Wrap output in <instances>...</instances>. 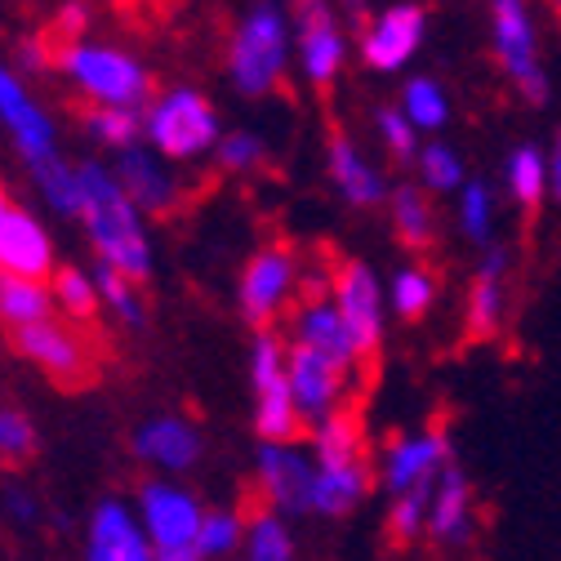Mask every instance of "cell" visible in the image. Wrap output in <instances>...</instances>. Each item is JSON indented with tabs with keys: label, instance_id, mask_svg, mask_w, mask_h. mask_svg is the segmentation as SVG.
<instances>
[{
	"label": "cell",
	"instance_id": "obj_13",
	"mask_svg": "<svg viewBox=\"0 0 561 561\" xmlns=\"http://www.w3.org/2000/svg\"><path fill=\"white\" fill-rule=\"evenodd\" d=\"M250 485H254L250 504H259L267 513H280L290 522L312 517V455H308V442L259 446Z\"/></svg>",
	"mask_w": 561,
	"mask_h": 561
},
{
	"label": "cell",
	"instance_id": "obj_31",
	"mask_svg": "<svg viewBox=\"0 0 561 561\" xmlns=\"http://www.w3.org/2000/svg\"><path fill=\"white\" fill-rule=\"evenodd\" d=\"M49 295H54V308L67 317V321H77V325H90L99 317V286H94V276L72 267V263H62L54 276H49Z\"/></svg>",
	"mask_w": 561,
	"mask_h": 561
},
{
	"label": "cell",
	"instance_id": "obj_41",
	"mask_svg": "<svg viewBox=\"0 0 561 561\" xmlns=\"http://www.w3.org/2000/svg\"><path fill=\"white\" fill-rule=\"evenodd\" d=\"M375 129H379V144L388 148L392 161H401V165L419 161V129L410 125V116L401 107H379Z\"/></svg>",
	"mask_w": 561,
	"mask_h": 561
},
{
	"label": "cell",
	"instance_id": "obj_9",
	"mask_svg": "<svg viewBox=\"0 0 561 561\" xmlns=\"http://www.w3.org/2000/svg\"><path fill=\"white\" fill-rule=\"evenodd\" d=\"M10 343H14V353L27 366H36L58 388H85L103 370V357H99L94 339L85 334V325L67 321V317H49V321L23 325V330L10 334Z\"/></svg>",
	"mask_w": 561,
	"mask_h": 561
},
{
	"label": "cell",
	"instance_id": "obj_30",
	"mask_svg": "<svg viewBox=\"0 0 561 561\" xmlns=\"http://www.w3.org/2000/svg\"><path fill=\"white\" fill-rule=\"evenodd\" d=\"M250 504H209L201 522V557L205 561H237L245 539Z\"/></svg>",
	"mask_w": 561,
	"mask_h": 561
},
{
	"label": "cell",
	"instance_id": "obj_20",
	"mask_svg": "<svg viewBox=\"0 0 561 561\" xmlns=\"http://www.w3.org/2000/svg\"><path fill=\"white\" fill-rule=\"evenodd\" d=\"M0 125L10 129L14 148L23 152V161H45L58 152V129L49 121V112L32 99L27 81L14 72V67L0 62Z\"/></svg>",
	"mask_w": 561,
	"mask_h": 561
},
{
	"label": "cell",
	"instance_id": "obj_17",
	"mask_svg": "<svg viewBox=\"0 0 561 561\" xmlns=\"http://www.w3.org/2000/svg\"><path fill=\"white\" fill-rule=\"evenodd\" d=\"M424 36H428V10L414 5V0H397V5L370 14V23L362 27V36H357L362 62L383 77L405 72L419 45H424Z\"/></svg>",
	"mask_w": 561,
	"mask_h": 561
},
{
	"label": "cell",
	"instance_id": "obj_5",
	"mask_svg": "<svg viewBox=\"0 0 561 561\" xmlns=\"http://www.w3.org/2000/svg\"><path fill=\"white\" fill-rule=\"evenodd\" d=\"M219 138H224L219 112L201 90L174 85V90L157 94L144 112V144L161 161H196L205 152H215Z\"/></svg>",
	"mask_w": 561,
	"mask_h": 561
},
{
	"label": "cell",
	"instance_id": "obj_8",
	"mask_svg": "<svg viewBox=\"0 0 561 561\" xmlns=\"http://www.w3.org/2000/svg\"><path fill=\"white\" fill-rule=\"evenodd\" d=\"M450 463H459V459H455V442L442 424L392 433L375 450V485L383 490V500L424 495V490H433L442 481V472Z\"/></svg>",
	"mask_w": 561,
	"mask_h": 561
},
{
	"label": "cell",
	"instance_id": "obj_4",
	"mask_svg": "<svg viewBox=\"0 0 561 561\" xmlns=\"http://www.w3.org/2000/svg\"><path fill=\"white\" fill-rule=\"evenodd\" d=\"M205 500L187 481L174 477H148L134 490V513L144 522L157 561H205L201 557V522H205Z\"/></svg>",
	"mask_w": 561,
	"mask_h": 561
},
{
	"label": "cell",
	"instance_id": "obj_24",
	"mask_svg": "<svg viewBox=\"0 0 561 561\" xmlns=\"http://www.w3.org/2000/svg\"><path fill=\"white\" fill-rule=\"evenodd\" d=\"M325 165H330V183L339 187V196L353 205V209H375V205H383V196L392 192L388 179H383V170H375V165L362 157V148H357L343 129L330 134Z\"/></svg>",
	"mask_w": 561,
	"mask_h": 561
},
{
	"label": "cell",
	"instance_id": "obj_39",
	"mask_svg": "<svg viewBox=\"0 0 561 561\" xmlns=\"http://www.w3.org/2000/svg\"><path fill=\"white\" fill-rule=\"evenodd\" d=\"M463 183H468V170H463V161L450 144H428L424 152H419V187H424L428 196L433 192H459Z\"/></svg>",
	"mask_w": 561,
	"mask_h": 561
},
{
	"label": "cell",
	"instance_id": "obj_18",
	"mask_svg": "<svg viewBox=\"0 0 561 561\" xmlns=\"http://www.w3.org/2000/svg\"><path fill=\"white\" fill-rule=\"evenodd\" d=\"M81 561H157L152 539L134 513V500L107 495L85 513L81 526Z\"/></svg>",
	"mask_w": 561,
	"mask_h": 561
},
{
	"label": "cell",
	"instance_id": "obj_48",
	"mask_svg": "<svg viewBox=\"0 0 561 561\" xmlns=\"http://www.w3.org/2000/svg\"><path fill=\"white\" fill-rule=\"evenodd\" d=\"M548 5H552V14H557V19H561V0H548Z\"/></svg>",
	"mask_w": 561,
	"mask_h": 561
},
{
	"label": "cell",
	"instance_id": "obj_11",
	"mask_svg": "<svg viewBox=\"0 0 561 561\" xmlns=\"http://www.w3.org/2000/svg\"><path fill=\"white\" fill-rule=\"evenodd\" d=\"M330 304L339 308V321L353 339L357 362L370 370L375 357L383 353V286L370 263L362 259H334L330 272Z\"/></svg>",
	"mask_w": 561,
	"mask_h": 561
},
{
	"label": "cell",
	"instance_id": "obj_29",
	"mask_svg": "<svg viewBox=\"0 0 561 561\" xmlns=\"http://www.w3.org/2000/svg\"><path fill=\"white\" fill-rule=\"evenodd\" d=\"M504 183H508V196L517 201V209L539 215V205L548 201V152H539L535 144H517L508 152Z\"/></svg>",
	"mask_w": 561,
	"mask_h": 561
},
{
	"label": "cell",
	"instance_id": "obj_7",
	"mask_svg": "<svg viewBox=\"0 0 561 561\" xmlns=\"http://www.w3.org/2000/svg\"><path fill=\"white\" fill-rule=\"evenodd\" d=\"M250 392H254V433L259 446L276 442H304L308 424L295 405L290 375H286V334L259 330L250 343Z\"/></svg>",
	"mask_w": 561,
	"mask_h": 561
},
{
	"label": "cell",
	"instance_id": "obj_43",
	"mask_svg": "<svg viewBox=\"0 0 561 561\" xmlns=\"http://www.w3.org/2000/svg\"><path fill=\"white\" fill-rule=\"evenodd\" d=\"M0 513H5L19 530H27V526L41 522V495H36V490H27L23 481H10L5 490H0Z\"/></svg>",
	"mask_w": 561,
	"mask_h": 561
},
{
	"label": "cell",
	"instance_id": "obj_15",
	"mask_svg": "<svg viewBox=\"0 0 561 561\" xmlns=\"http://www.w3.org/2000/svg\"><path fill=\"white\" fill-rule=\"evenodd\" d=\"M290 32H295V54H299L308 85L330 90L343 72V58H347V36L339 27L334 0H295Z\"/></svg>",
	"mask_w": 561,
	"mask_h": 561
},
{
	"label": "cell",
	"instance_id": "obj_46",
	"mask_svg": "<svg viewBox=\"0 0 561 561\" xmlns=\"http://www.w3.org/2000/svg\"><path fill=\"white\" fill-rule=\"evenodd\" d=\"M334 5H339L347 19H353V23H362V27L370 23V0H334Z\"/></svg>",
	"mask_w": 561,
	"mask_h": 561
},
{
	"label": "cell",
	"instance_id": "obj_10",
	"mask_svg": "<svg viewBox=\"0 0 561 561\" xmlns=\"http://www.w3.org/2000/svg\"><path fill=\"white\" fill-rule=\"evenodd\" d=\"M490 45H495V58L504 67V77L513 81V90L530 107H548L552 81L539 58V32H535L530 0H490Z\"/></svg>",
	"mask_w": 561,
	"mask_h": 561
},
{
	"label": "cell",
	"instance_id": "obj_45",
	"mask_svg": "<svg viewBox=\"0 0 561 561\" xmlns=\"http://www.w3.org/2000/svg\"><path fill=\"white\" fill-rule=\"evenodd\" d=\"M548 196L561 205V125H557L552 148H548Z\"/></svg>",
	"mask_w": 561,
	"mask_h": 561
},
{
	"label": "cell",
	"instance_id": "obj_27",
	"mask_svg": "<svg viewBox=\"0 0 561 561\" xmlns=\"http://www.w3.org/2000/svg\"><path fill=\"white\" fill-rule=\"evenodd\" d=\"M54 317V295L45 280H23V276H5L0 272V325L10 334L36 321Z\"/></svg>",
	"mask_w": 561,
	"mask_h": 561
},
{
	"label": "cell",
	"instance_id": "obj_32",
	"mask_svg": "<svg viewBox=\"0 0 561 561\" xmlns=\"http://www.w3.org/2000/svg\"><path fill=\"white\" fill-rule=\"evenodd\" d=\"M85 134L99 148H112L116 157L144 144V112H125V107H85L81 112Z\"/></svg>",
	"mask_w": 561,
	"mask_h": 561
},
{
	"label": "cell",
	"instance_id": "obj_25",
	"mask_svg": "<svg viewBox=\"0 0 561 561\" xmlns=\"http://www.w3.org/2000/svg\"><path fill=\"white\" fill-rule=\"evenodd\" d=\"M388 219H392L397 241L410 254H428L433 250V241H437V209H433V196L419 183H397L388 192Z\"/></svg>",
	"mask_w": 561,
	"mask_h": 561
},
{
	"label": "cell",
	"instance_id": "obj_1",
	"mask_svg": "<svg viewBox=\"0 0 561 561\" xmlns=\"http://www.w3.org/2000/svg\"><path fill=\"white\" fill-rule=\"evenodd\" d=\"M77 187H81L77 219L85 224V237L99 250V263L144 286L152 276V237H148L144 215L134 209V201L121 192L116 174L99 161H81Z\"/></svg>",
	"mask_w": 561,
	"mask_h": 561
},
{
	"label": "cell",
	"instance_id": "obj_3",
	"mask_svg": "<svg viewBox=\"0 0 561 561\" xmlns=\"http://www.w3.org/2000/svg\"><path fill=\"white\" fill-rule=\"evenodd\" d=\"M58 72L72 81L85 99V107H125V112H148L152 94V77L148 67L125 49L112 45H58Z\"/></svg>",
	"mask_w": 561,
	"mask_h": 561
},
{
	"label": "cell",
	"instance_id": "obj_26",
	"mask_svg": "<svg viewBox=\"0 0 561 561\" xmlns=\"http://www.w3.org/2000/svg\"><path fill=\"white\" fill-rule=\"evenodd\" d=\"M237 561H299L295 522L280 517V513H267L259 504H250L245 539H241V557Z\"/></svg>",
	"mask_w": 561,
	"mask_h": 561
},
{
	"label": "cell",
	"instance_id": "obj_33",
	"mask_svg": "<svg viewBox=\"0 0 561 561\" xmlns=\"http://www.w3.org/2000/svg\"><path fill=\"white\" fill-rule=\"evenodd\" d=\"M27 170H32V179H36V192L45 196V205L54 209V215H67V219H77V209H81L77 165L67 161L62 152H54V157H45V161H32Z\"/></svg>",
	"mask_w": 561,
	"mask_h": 561
},
{
	"label": "cell",
	"instance_id": "obj_47",
	"mask_svg": "<svg viewBox=\"0 0 561 561\" xmlns=\"http://www.w3.org/2000/svg\"><path fill=\"white\" fill-rule=\"evenodd\" d=\"M10 215V196H5V187H0V219Z\"/></svg>",
	"mask_w": 561,
	"mask_h": 561
},
{
	"label": "cell",
	"instance_id": "obj_36",
	"mask_svg": "<svg viewBox=\"0 0 561 561\" xmlns=\"http://www.w3.org/2000/svg\"><path fill=\"white\" fill-rule=\"evenodd\" d=\"M94 286H99V304H103L121 325L138 330V325L148 321V304H144V290H138V280H129V276H121V272H112V267L99 263Z\"/></svg>",
	"mask_w": 561,
	"mask_h": 561
},
{
	"label": "cell",
	"instance_id": "obj_2",
	"mask_svg": "<svg viewBox=\"0 0 561 561\" xmlns=\"http://www.w3.org/2000/svg\"><path fill=\"white\" fill-rule=\"evenodd\" d=\"M290 49H295V32H290V14L280 0H259V5L232 27L228 41V77L245 99H263L286 81L290 67Z\"/></svg>",
	"mask_w": 561,
	"mask_h": 561
},
{
	"label": "cell",
	"instance_id": "obj_16",
	"mask_svg": "<svg viewBox=\"0 0 561 561\" xmlns=\"http://www.w3.org/2000/svg\"><path fill=\"white\" fill-rule=\"evenodd\" d=\"M129 450L144 468H152V477L183 481L205 459V433L187 414H152L129 433Z\"/></svg>",
	"mask_w": 561,
	"mask_h": 561
},
{
	"label": "cell",
	"instance_id": "obj_28",
	"mask_svg": "<svg viewBox=\"0 0 561 561\" xmlns=\"http://www.w3.org/2000/svg\"><path fill=\"white\" fill-rule=\"evenodd\" d=\"M437 295H442V280H437V272L424 267V263H405V267H397L392 280H388V308H392L401 321H424V317L433 312Z\"/></svg>",
	"mask_w": 561,
	"mask_h": 561
},
{
	"label": "cell",
	"instance_id": "obj_42",
	"mask_svg": "<svg viewBox=\"0 0 561 561\" xmlns=\"http://www.w3.org/2000/svg\"><path fill=\"white\" fill-rule=\"evenodd\" d=\"M90 27H94V14H90L85 0H62L58 14H54V41L58 45H81L90 36Z\"/></svg>",
	"mask_w": 561,
	"mask_h": 561
},
{
	"label": "cell",
	"instance_id": "obj_21",
	"mask_svg": "<svg viewBox=\"0 0 561 561\" xmlns=\"http://www.w3.org/2000/svg\"><path fill=\"white\" fill-rule=\"evenodd\" d=\"M508 317V250H490L481 254L472 280H468V299H463V339L468 343H490L500 339Z\"/></svg>",
	"mask_w": 561,
	"mask_h": 561
},
{
	"label": "cell",
	"instance_id": "obj_44",
	"mask_svg": "<svg viewBox=\"0 0 561 561\" xmlns=\"http://www.w3.org/2000/svg\"><path fill=\"white\" fill-rule=\"evenodd\" d=\"M58 67V49H54V36H27L23 45H19V67L14 72L23 77H45V72H54Z\"/></svg>",
	"mask_w": 561,
	"mask_h": 561
},
{
	"label": "cell",
	"instance_id": "obj_12",
	"mask_svg": "<svg viewBox=\"0 0 561 561\" xmlns=\"http://www.w3.org/2000/svg\"><path fill=\"white\" fill-rule=\"evenodd\" d=\"M286 375H290V392L295 405L304 414V424H321V419L339 414V410H357L362 401V375L357 366H343L334 357H321L312 347H299L286 339Z\"/></svg>",
	"mask_w": 561,
	"mask_h": 561
},
{
	"label": "cell",
	"instance_id": "obj_6",
	"mask_svg": "<svg viewBox=\"0 0 561 561\" xmlns=\"http://www.w3.org/2000/svg\"><path fill=\"white\" fill-rule=\"evenodd\" d=\"M304 299V259L295 245L272 241L250 254L237 280V308L241 317L259 330H276L280 321H290V312Z\"/></svg>",
	"mask_w": 561,
	"mask_h": 561
},
{
	"label": "cell",
	"instance_id": "obj_38",
	"mask_svg": "<svg viewBox=\"0 0 561 561\" xmlns=\"http://www.w3.org/2000/svg\"><path fill=\"white\" fill-rule=\"evenodd\" d=\"M428 495H405V500H388L383 508V535L392 548H424V522H428Z\"/></svg>",
	"mask_w": 561,
	"mask_h": 561
},
{
	"label": "cell",
	"instance_id": "obj_23",
	"mask_svg": "<svg viewBox=\"0 0 561 561\" xmlns=\"http://www.w3.org/2000/svg\"><path fill=\"white\" fill-rule=\"evenodd\" d=\"M286 339L299 343V347H312V353H321V357H334V362H343V366L366 370V366L357 362V353H353V339H347V330H343L339 308L330 304V295L299 299V308H295L290 321H286Z\"/></svg>",
	"mask_w": 561,
	"mask_h": 561
},
{
	"label": "cell",
	"instance_id": "obj_34",
	"mask_svg": "<svg viewBox=\"0 0 561 561\" xmlns=\"http://www.w3.org/2000/svg\"><path fill=\"white\" fill-rule=\"evenodd\" d=\"M41 450V433L36 419L19 405H0V472H19L36 459Z\"/></svg>",
	"mask_w": 561,
	"mask_h": 561
},
{
	"label": "cell",
	"instance_id": "obj_22",
	"mask_svg": "<svg viewBox=\"0 0 561 561\" xmlns=\"http://www.w3.org/2000/svg\"><path fill=\"white\" fill-rule=\"evenodd\" d=\"M0 272L23 276V280H45V286L58 272L54 241H49L45 224L32 215V209L10 205V215L0 219Z\"/></svg>",
	"mask_w": 561,
	"mask_h": 561
},
{
	"label": "cell",
	"instance_id": "obj_37",
	"mask_svg": "<svg viewBox=\"0 0 561 561\" xmlns=\"http://www.w3.org/2000/svg\"><path fill=\"white\" fill-rule=\"evenodd\" d=\"M397 107L410 116V125L419 134H424V129H442L450 121V99H446V90L433 77H410Z\"/></svg>",
	"mask_w": 561,
	"mask_h": 561
},
{
	"label": "cell",
	"instance_id": "obj_40",
	"mask_svg": "<svg viewBox=\"0 0 561 561\" xmlns=\"http://www.w3.org/2000/svg\"><path fill=\"white\" fill-rule=\"evenodd\" d=\"M215 161H219L224 174H254V170H263V161H267V144H263L254 129H232V134L219 138Z\"/></svg>",
	"mask_w": 561,
	"mask_h": 561
},
{
	"label": "cell",
	"instance_id": "obj_35",
	"mask_svg": "<svg viewBox=\"0 0 561 561\" xmlns=\"http://www.w3.org/2000/svg\"><path fill=\"white\" fill-rule=\"evenodd\" d=\"M455 219H459V232H463L472 245H485V250H490V237H495V192H490V183L468 179V183L459 187Z\"/></svg>",
	"mask_w": 561,
	"mask_h": 561
},
{
	"label": "cell",
	"instance_id": "obj_19",
	"mask_svg": "<svg viewBox=\"0 0 561 561\" xmlns=\"http://www.w3.org/2000/svg\"><path fill=\"white\" fill-rule=\"evenodd\" d=\"M112 174H116L121 192L134 201V209L144 219H170L174 209H179V201H183V187L170 174V161H161L148 144L121 152L116 165H112Z\"/></svg>",
	"mask_w": 561,
	"mask_h": 561
},
{
	"label": "cell",
	"instance_id": "obj_14",
	"mask_svg": "<svg viewBox=\"0 0 561 561\" xmlns=\"http://www.w3.org/2000/svg\"><path fill=\"white\" fill-rule=\"evenodd\" d=\"M477 535H481V500H477L468 472L459 463H450L428 495L424 548L455 557V552H468L477 543Z\"/></svg>",
	"mask_w": 561,
	"mask_h": 561
}]
</instances>
